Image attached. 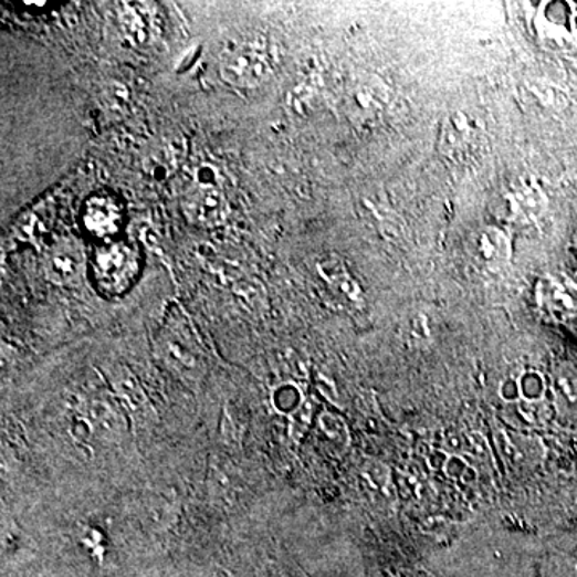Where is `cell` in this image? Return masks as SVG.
<instances>
[{
	"instance_id": "1",
	"label": "cell",
	"mask_w": 577,
	"mask_h": 577,
	"mask_svg": "<svg viewBox=\"0 0 577 577\" xmlns=\"http://www.w3.org/2000/svg\"><path fill=\"white\" fill-rule=\"evenodd\" d=\"M95 283L106 294H123L138 273V255L126 242H109L95 249L92 259Z\"/></svg>"
},
{
	"instance_id": "2",
	"label": "cell",
	"mask_w": 577,
	"mask_h": 577,
	"mask_svg": "<svg viewBox=\"0 0 577 577\" xmlns=\"http://www.w3.org/2000/svg\"><path fill=\"white\" fill-rule=\"evenodd\" d=\"M272 63L265 42L244 41L234 45L222 62V77L237 87H256L269 80Z\"/></svg>"
},
{
	"instance_id": "3",
	"label": "cell",
	"mask_w": 577,
	"mask_h": 577,
	"mask_svg": "<svg viewBox=\"0 0 577 577\" xmlns=\"http://www.w3.org/2000/svg\"><path fill=\"white\" fill-rule=\"evenodd\" d=\"M547 209V198L531 178H520L499 198L497 216L508 223L537 222Z\"/></svg>"
},
{
	"instance_id": "4",
	"label": "cell",
	"mask_w": 577,
	"mask_h": 577,
	"mask_svg": "<svg viewBox=\"0 0 577 577\" xmlns=\"http://www.w3.org/2000/svg\"><path fill=\"white\" fill-rule=\"evenodd\" d=\"M481 128L470 114H449L441 128L440 149L451 162H469L481 144Z\"/></svg>"
},
{
	"instance_id": "5",
	"label": "cell",
	"mask_w": 577,
	"mask_h": 577,
	"mask_svg": "<svg viewBox=\"0 0 577 577\" xmlns=\"http://www.w3.org/2000/svg\"><path fill=\"white\" fill-rule=\"evenodd\" d=\"M466 252L480 269L497 272L511 260V241L501 228L483 227L470 237Z\"/></svg>"
},
{
	"instance_id": "6",
	"label": "cell",
	"mask_w": 577,
	"mask_h": 577,
	"mask_svg": "<svg viewBox=\"0 0 577 577\" xmlns=\"http://www.w3.org/2000/svg\"><path fill=\"white\" fill-rule=\"evenodd\" d=\"M185 213L192 223L201 227H217L224 220V198L217 187L195 185L185 196Z\"/></svg>"
},
{
	"instance_id": "7",
	"label": "cell",
	"mask_w": 577,
	"mask_h": 577,
	"mask_svg": "<svg viewBox=\"0 0 577 577\" xmlns=\"http://www.w3.org/2000/svg\"><path fill=\"white\" fill-rule=\"evenodd\" d=\"M537 297L550 315L563 318L577 312V284L565 274L544 277L537 287Z\"/></svg>"
},
{
	"instance_id": "8",
	"label": "cell",
	"mask_w": 577,
	"mask_h": 577,
	"mask_svg": "<svg viewBox=\"0 0 577 577\" xmlns=\"http://www.w3.org/2000/svg\"><path fill=\"white\" fill-rule=\"evenodd\" d=\"M124 212L119 202L109 196H94L84 209V224L96 238H109L119 231Z\"/></svg>"
},
{
	"instance_id": "9",
	"label": "cell",
	"mask_w": 577,
	"mask_h": 577,
	"mask_svg": "<svg viewBox=\"0 0 577 577\" xmlns=\"http://www.w3.org/2000/svg\"><path fill=\"white\" fill-rule=\"evenodd\" d=\"M316 272L327 287L337 294L342 301L350 305H359L363 302V292L355 277L348 272L345 263L336 255H324L316 263Z\"/></svg>"
},
{
	"instance_id": "10",
	"label": "cell",
	"mask_w": 577,
	"mask_h": 577,
	"mask_svg": "<svg viewBox=\"0 0 577 577\" xmlns=\"http://www.w3.org/2000/svg\"><path fill=\"white\" fill-rule=\"evenodd\" d=\"M390 98V91L382 80L369 76L368 80L359 82L353 92V103L361 112L363 116H379L384 112Z\"/></svg>"
},
{
	"instance_id": "11",
	"label": "cell",
	"mask_w": 577,
	"mask_h": 577,
	"mask_svg": "<svg viewBox=\"0 0 577 577\" xmlns=\"http://www.w3.org/2000/svg\"><path fill=\"white\" fill-rule=\"evenodd\" d=\"M82 270V256L80 251L73 248L56 249L50 255L48 274L55 283L66 284L76 280Z\"/></svg>"
},
{
	"instance_id": "12",
	"label": "cell",
	"mask_w": 577,
	"mask_h": 577,
	"mask_svg": "<svg viewBox=\"0 0 577 577\" xmlns=\"http://www.w3.org/2000/svg\"><path fill=\"white\" fill-rule=\"evenodd\" d=\"M164 348H166V356L176 366H181L188 369H196L198 366V355L192 347L191 338L181 331L170 329L169 334L164 337Z\"/></svg>"
},
{
	"instance_id": "13",
	"label": "cell",
	"mask_w": 577,
	"mask_h": 577,
	"mask_svg": "<svg viewBox=\"0 0 577 577\" xmlns=\"http://www.w3.org/2000/svg\"><path fill=\"white\" fill-rule=\"evenodd\" d=\"M363 475H365L366 483L374 494H380L384 502L395 501L394 484H391L390 472H388L387 466L370 461L363 469Z\"/></svg>"
},
{
	"instance_id": "14",
	"label": "cell",
	"mask_w": 577,
	"mask_h": 577,
	"mask_svg": "<svg viewBox=\"0 0 577 577\" xmlns=\"http://www.w3.org/2000/svg\"><path fill=\"white\" fill-rule=\"evenodd\" d=\"M522 397L531 402L541 400L544 395L545 384L543 376L537 373H525L518 380Z\"/></svg>"
},
{
	"instance_id": "15",
	"label": "cell",
	"mask_w": 577,
	"mask_h": 577,
	"mask_svg": "<svg viewBox=\"0 0 577 577\" xmlns=\"http://www.w3.org/2000/svg\"><path fill=\"white\" fill-rule=\"evenodd\" d=\"M321 427H323L324 433L331 438V440L337 441V443H348V430L338 417L333 415H323L319 420Z\"/></svg>"
},
{
	"instance_id": "16",
	"label": "cell",
	"mask_w": 577,
	"mask_h": 577,
	"mask_svg": "<svg viewBox=\"0 0 577 577\" xmlns=\"http://www.w3.org/2000/svg\"><path fill=\"white\" fill-rule=\"evenodd\" d=\"M558 397L562 398L569 408L577 406V377L575 374H562L557 379Z\"/></svg>"
},
{
	"instance_id": "17",
	"label": "cell",
	"mask_w": 577,
	"mask_h": 577,
	"mask_svg": "<svg viewBox=\"0 0 577 577\" xmlns=\"http://www.w3.org/2000/svg\"><path fill=\"white\" fill-rule=\"evenodd\" d=\"M219 170L209 164H202L195 170V185H202V187H217L219 181ZM219 188V187H217Z\"/></svg>"
},
{
	"instance_id": "18",
	"label": "cell",
	"mask_w": 577,
	"mask_h": 577,
	"mask_svg": "<svg viewBox=\"0 0 577 577\" xmlns=\"http://www.w3.org/2000/svg\"><path fill=\"white\" fill-rule=\"evenodd\" d=\"M124 24H126L128 34L134 35L135 41L144 42L145 41V24L141 21V18L138 17L137 12H132V10H127L126 15L123 18Z\"/></svg>"
},
{
	"instance_id": "19",
	"label": "cell",
	"mask_w": 577,
	"mask_h": 577,
	"mask_svg": "<svg viewBox=\"0 0 577 577\" xmlns=\"http://www.w3.org/2000/svg\"><path fill=\"white\" fill-rule=\"evenodd\" d=\"M575 249H576V252H577V233L575 234Z\"/></svg>"
}]
</instances>
